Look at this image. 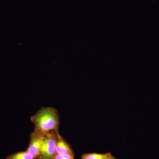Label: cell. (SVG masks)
<instances>
[{
	"mask_svg": "<svg viewBox=\"0 0 159 159\" xmlns=\"http://www.w3.org/2000/svg\"><path fill=\"white\" fill-rule=\"evenodd\" d=\"M59 134L55 131H51L46 135L39 159H54L56 154V141L57 135Z\"/></svg>",
	"mask_w": 159,
	"mask_h": 159,
	"instance_id": "obj_2",
	"label": "cell"
},
{
	"mask_svg": "<svg viewBox=\"0 0 159 159\" xmlns=\"http://www.w3.org/2000/svg\"><path fill=\"white\" fill-rule=\"evenodd\" d=\"M30 119L34 124V129L42 133L47 134L51 131L59 133V116L57 110L54 107H42Z\"/></svg>",
	"mask_w": 159,
	"mask_h": 159,
	"instance_id": "obj_1",
	"label": "cell"
},
{
	"mask_svg": "<svg viewBox=\"0 0 159 159\" xmlns=\"http://www.w3.org/2000/svg\"><path fill=\"white\" fill-rule=\"evenodd\" d=\"M46 135L35 129L30 134V142L27 151L35 159H40Z\"/></svg>",
	"mask_w": 159,
	"mask_h": 159,
	"instance_id": "obj_3",
	"label": "cell"
},
{
	"mask_svg": "<svg viewBox=\"0 0 159 159\" xmlns=\"http://www.w3.org/2000/svg\"><path fill=\"white\" fill-rule=\"evenodd\" d=\"M56 153L57 154H69L75 156L70 145L60 134L57 135L56 141Z\"/></svg>",
	"mask_w": 159,
	"mask_h": 159,
	"instance_id": "obj_4",
	"label": "cell"
},
{
	"mask_svg": "<svg viewBox=\"0 0 159 159\" xmlns=\"http://www.w3.org/2000/svg\"><path fill=\"white\" fill-rule=\"evenodd\" d=\"M6 159H35L27 151L12 154L6 157Z\"/></svg>",
	"mask_w": 159,
	"mask_h": 159,
	"instance_id": "obj_6",
	"label": "cell"
},
{
	"mask_svg": "<svg viewBox=\"0 0 159 159\" xmlns=\"http://www.w3.org/2000/svg\"><path fill=\"white\" fill-rule=\"evenodd\" d=\"M81 159H117L111 152L98 153L96 152L83 154Z\"/></svg>",
	"mask_w": 159,
	"mask_h": 159,
	"instance_id": "obj_5",
	"label": "cell"
},
{
	"mask_svg": "<svg viewBox=\"0 0 159 159\" xmlns=\"http://www.w3.org/2000/svg\"><path fill=\"white\" fill-rule=\"evenodd\" d=\"M75 156L69 154H56L54 159H74Z\"/></svg>",
	"mask_w": 159,
	"mask_h": 159,
	"instance_id": "obj_7",
	"label": "cell"
}]
</instances>
